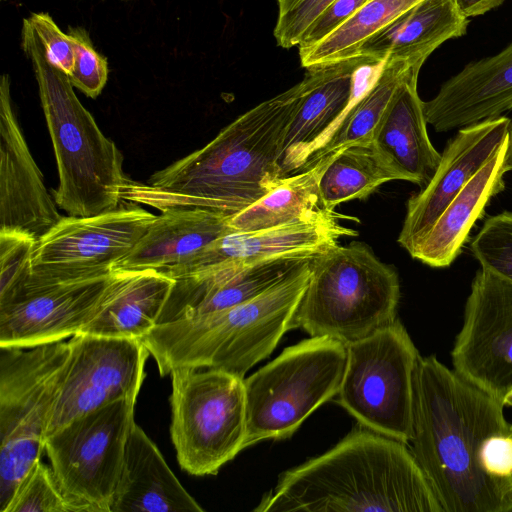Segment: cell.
I'll use <instances>...</instances> for the list:
<instances>
[{
	"instance_id": "1",
	"label": "cell",
	"mask_w": 512,
	"mask_h": 512,
	"mask_svg": "<svg viewBox=\"0 0 512 512\" xmlns=\"http://www.w3.org/2000/svg\"><path fill=\"white\" fill-rule=\"evenodd\" d=\"M305 87L303 78L256 105L147 182L128 179L122 199L159 211L201 208L233 216L246 209L285 178L283 141Z\"/></svg>"
},
{
	"instance_id": "2",
	"label": "cell",
	"mask_w": 512,
	"mask_h": 512,
	"mask_svg": "<svg viewBox=\"0 0 512 512\" xmlns=\"http://www.w3.org/2000/svg\"><path fill=\"white\" fill-rule=\"evenodd\" d=\"M413 384L410 450L443 512H511L512 485L479 463L484 440L509 431L505 406L435 355L419 357Z\"/></svg>"
},
{
	"instance_id": "3",
	"label": "cell",
	"mask_w": 512,
	"mask_h": 512,
	"mask_svg": "<svg viewBox=\"0 0 512 512\" xmlns=\"http://www.w3.org/2000/svg\"><path fill=\"white\" fill-rule=\"evenodd\" d=\"M407 444L352 430L324 454L283 472L258 512H443Z\"/></svg>"
},
{
	"instance_id": "4",
	"label": "cell",
	"mask_w": 512,
	"mask_h": 512,
	"mask_svg": "<svg viewBox=\"0 0 512 512\" xmlns=\"http://www.w3.org/2000/svg\"><path fill=\"white\" fill-rule=\"evenodd\" d=\"M21 46L33 67L56 158L59 185L52 196L58 208L80 217L118 208L128 181L121 151L82 105L69 76L48 60L27 18Z\"/></svg>"
},
{
	"instance_id": "5",
	"label": "cell",
	"mask_w": 512,
	"mask_h": 512,
	"mask_svg": "<svg viewBox=\"0 0 512 512\" xmlns=\"http://www.w3.org/2000/svg\"><path fill=\"white\" fill-rule=\"evenodd\" d=\"M310 263L254 299L203 316L155 325L142 340L161 376L192 367L218 369L244 378L291 329L309 280Z\"/></svg>"
},
{
	"instance_id": "6",
	"label": "cell",
	"mask_w": 512,
	"mask_h": 512,
	"mask_svg": "<svg viewBox=\"0 0 512 512\" xmlns=\"http://www.w3.org/2000/svg\"><path fill=\"white\" fill-rule=\"evenodd\" d=\"M399 300L394 267L379 260L365 243L337 244L311 260L291 329L346 345L393 323Z\"/></svg>"
},
{
	"instance_id": "7",
	"label": "cell",
	"mask_w": 512,
	"mask_h": 512,
	"mask_svg": "<svg viewBox=\"0 0 512 512\" xmlns=\"http://www.w3.org/2000/svg\"><path fill=\"white\" fill-rule=\"evenodd\" d=\"M0 354V512L45 451V438L70 354L69 342Z\"/></svg>"
},
{
	"instance_id": "8",
	"label": "cell",
	"mask_w": 512,
	"mask_h": 512,
	"mask_svg": "<svg viewBox=\"0 0 512 512\" xmlns=\"http://www.w3.org/2000/svg\"><path fill=\"white\" fill-rule=\"evenodd\" d=\"M346 346L310 337L244 378L245 448L266 439L290 437L323 403L336 397L346 366Z\"/></svg>"
},
{
	"instance_id": "9",
	"label": "cell",
	"mask_w": 512,
	"mask_h": 512,
	"mask_svg": "<svg viewBox=\"0 0 512 512\" xmlns=\"http://www.w3.org/2000/svg\"><path fill=\"white\" fill-rule=\"evenodd\" d=\"M170 434L180 467L194 476L217 474L245 449L244 378L213 368L170 373Z\"/></svg>"
},
{
	"instance_id": "10",
	"label": "cell",
	"mask_w": 512,
	"mask_h": 512,
	"mask_svg": "<svg viewBox=\"0 0 512 512\" xmlns=\"http://www.w3.org/2000/svg\"><path fill=\"white\" fill-rule=\"evenodd\" d=\"M346 346V366L337 403L361 426L410 443L414 373L420 354L397 318Z\"/></svg>"
},
{
	"instance_id": "11",
	"label": "cell",
	"mask_w": 512,
	"mask_h": 512,
	"mask_svg": "<svg viewBox=\"0 0 512 512\" xmlns=\"http://www.w3.org/2000/svg\"><path fill=\"white\" fill-rule=\"evenodd\" d=\"M135 404V398L113 401L45 439V452L62 489L87 512H111Z\"/></svg>"
},
{
	"instance_id": "12",
	"label": "cell",
	"mask_w": 512,
	"mask_h": 512,
	"mask_svg": "<svg viewBox=\"0 0 512 512\" xmlns=\"http://www.w3.org/2000/svg\"><path fill=\"white\" fill-rule=\"evenodd\" d=\"M115 276L113 269L87 273L33 269L20 287L0 300V347L31 348L77 334Z\"/></svg>"
},
{
	"instance_id": "13",
	"label": "cell",
	"mask_w": 512,
	"mask_h": 512,
	"mask_svg": "<svg viewBox=\"0 0 512 512\" xmlns=\"http://www.w3.org/2000/svg\"><path fill=\"white\" fill-rule=\"evenodd\" d=\"M451 359L462 379L512 406V281L477 270Z\"/></svg>"
},
{
	"instance_id": "14",
	"label": "cell",
	"mask_w": 512,
	"mask_h": 512,
	"mask_svg": "<svg viewBox=\"0 0 512 512\" xmlns=\"http://www.w3.org/2000/svg\"><path fill=\"white\" fill-rule=\"evenodd\" d=\"M46 437L92 410L123 398L137 399L150 352L142 339L77 333ZM46 439V438H45Z\"/></svg>"
},
{
	"instance_id": "15",
	"label": "cell",
	"mask_w": 512,
	"mask_h": 512,
	"mask_svg": "<svg viewBox=\"0 0 512 512\" xmlns=\"http://www.w3.org/2000/svg\"><path fill=\"white\" fill-rule=\"evenodd\" d=\"M155 218V214L135 203L87 217L62 216L37 239L33 269L59 273L113 269Z\"/></svg>"
},
{
	"instance_id": "16",
	"label": "cell",
	"mask_w": 512,
	"mask_h": 512,
	"mask_svg": "<svg viewBox=\"0 0 512 512\" xmlns=\"http://www.w3.org/2000/svg\"><path fill=\"white\" fill-rule=\"evenodd\" d=\"M341 215L325 208L280 226L228 233L183 264L163 272L171 278L205 270L245 266L283 255L317 256L357 231L340 224ZM162 273V272H161Z\"/></svg>"
},
{
	"instance_id": "17",
	"label": "cell",
	"mask_w": 512,
	"mask_h": 512,
	"mask_svg": "<svg viewBox=\"0 0 512 512\" xmlns=\"http://www.w3.org/2000/svg\"><path fill=\"white\" fill-rule=\"evenodd\" d=\"M510 123L503 115L487 119L458 129L448 141L432 179L407 201L397 241L408 253L507 139Z\"/></svg>"
},
{
	"instance_id": "18",
	"label": "cell",
	"mask_w": 512,
	"mask_h": 512,
	"mask_svg": "<svg viewBox=\"0 0 512 512\" xmlns=\"http://www.w3.org/2000/svg\"><path fill=\"white\" fill-rule=\"evenodd\" d=\"M58 206L27 145L11 99V80L0 82V231L40 238L60 219Z\"/></svg>"
},
{
	"instance_id": "19",
	"label": "cell",
	"mask_w": 512,
	"mask_h": 512,
	"mask_svg": "<svg viewBox=\"0 0 512 512\" xmlns=\"http://www.w3.org/2000/svg\"><path fill=\"white\" fill-rule=\"evenodd\" d=\"M373 65L366 58L356 57L307 69L305 91L283 141L280 166L285 177L297 173L330 139L372 79L363 82L360 72Z\"/></svg>"
},
{
	"instance_id": "20",
	"label": "cell",
	"mask_w": 512,
	"mask_h": 512,
	"mask_svg": "<svg viewBox=\"0 0 512 512\" xmlns=\"http://www.w3.org/2000/svg\"><path fill=\"white\" fill-rule=\"evenodd\" d=\"M314 257L283 255L174 278L156 325L203 316L254 299L299 272Z\"/></svg>"
},
{
	"instance_id": "21",
	"label": "cell",
	"mask_w": 512,
	"mask_h": 512,
	"mask_svg": "<svg viewBox=\"0 0 512 512\" xmlns=\"http://www.w3.org/2000/svg\"><path fill=\"white\" fill-rule=\"evenodd\" d=\"M437 132L460 129L512 110V43L498 54L467 64L423 101Z\"/></svg>"
},
{
	"instance_id": "22",
	"label": "cell",
	"mask_w": 512,
	"mask_h": 512,
	"mask_svg": "<svg viewBox=\"0 0 512 512\" xmlns=\"http://www.w3.org/2000/svg\"><path fill=\"white\" fill-rule=\"evenodd\" d=\"M231 216L201 208L161 211L133 249L113 266L115 272L173 269L218 238L236 231Z\"/></svg>"
},
{
	"instance_id": "23",
	"label": "cell",
	"mask_w": 512,
	"mask_h": 512,
	"mask_svg": "<svg viewBox=\"0 0 512 512\" xmlns=\"http://www.w3.org/2000/svg\"><path fill=\"white\" fill-rule=\"evenodd\" d=\"M421 68H413L397 88L372 142L399 180L426 186L436 172L441 154L432 145L417 91Z\"/></svg>"
},
{
	"instance_id": "24",
	"label": "cell",
	"mask_w": 512,
	"mask_h": 512,
	"mask_svg": "<svg viewBox=\"0 0 512 512\" xmlns=\"http://www.w3.org/2000/svg\"><path fill=\"white\" fill-rule=\"evenodd\" d=\"M508 139L509 136L413 247L409 252L412 258L433 268L448 267L456 260L491 198L505 188L504 176L510 171Z\"/></svg>"
},
{
	"instance_id": "25",
	"label": "cell",
	"mask_w": 512,
	"mask_h": 512,
	"mask_svg": "<svg viewBox=\"0 0 512 512\" xmlns=\"http://www.w3.org/2000/svg\"><path fill=\"white\" fill-rule=\"evenodd\" d=\"M202 512L144 430L133 423L111 512Z\"/></svg>"
},
{
	"instance_id": "26",
	"label": "cell",
	"mask_w": 512,
	"mask_h": 512,
	"mask_svg": "<svg viewBox=\"0 0 512 512\" xmlns=\"http://www.w3.org/2000/svg\"><path fill=\"white\" fill-rule=\"evenodd\" d=\"M468 24L456 0H421L366 42L357 57L375 65L406 60L422 66L442 43L466 34Z\"/></svg>"
},
{
	"instance_id": "27",
	"label": "cell",
	"mask_w": 512,
	"mask_h": 512,
	"mask_svg": "<svg viewBox=\"0 0 512 512\" xmlns=\"http://www.w3.org/2000/svg\"><path fill=\"white\" fill-rule=\"evenodd\" d=\"M115 273L101 302L78 333L143 339L156 325L174 279L152 269Z\"/></svg>"
},
{
	"instance_id": "28",
	"label": "cell",
	"mask_w": 512,
	"mask_h": 512,
	"mask_svg": "<svg viewBox=\"0 0 512 512\" xmlns=\"http://www.w3.org/2000/svg\"><path fill=\"white\" fill-rule=\"evenodd\" d=\"M421 67L406 60L381 63L378 72L347 110L330 139L305 161L298 172L348 146L371 143L397 88L413 68Z\"/></svg>"
},
{
	"instance_id": "29",
	"label": "cell",
	"mask_w": 512,
	"mask_h": 512,
	"mask_svg": "<svg viewBox=\"0 0 512 512\" xmlns=\"http://www.w3.org/2000/svg\"><path fill=\"white\" fill-rule=\"evenodd\" d=\"M332 155L285 177L258 201L229 218L236 231H255L299 220L322 209L320 178Z\"/></svg>"
},
{
	"instance_id": "30",
	"label": "cell",
	"mask_w": 512,
	"mask_h": 512,
	"mask_svg": "<svg viewBox=\"0 0 512 512\" xmlns=\"http://www.w3.org/2000/svg\"><path fill=\"white\" fill-rule=\"evenodd\" d=\"M399 180L373 142L359 143L332 155L320 181L319 195L323 208L353 199H365L382 184Z\"/></svg>"
},
{
	"instance_id": "31",
	"label": "cell",
	"mask_w": 512,
	"mask_h": 512,
	"mask_svg": "<svg viewBox=\"0 0 512 512\" xmlns=\"http://www.w3.org/2000/svg\"><path fill=\"white\" fill-rule=\"evenodd\" d=\"M420 1H368L322 41L298 50L302 67L311 69L356 58L366 42Z\"/></svg>"
},
{
	"instance_id": "32",
	"label": "cell",
	"mask_w": 512,
	"mask_h": 512,
	"mask_svg": "<svg viewBox=\"0 0 512 512\" xmlns=\"http://www.w3.org/2000/svg\"><path fill=\"white\" fill-rule=\"evenodd\" d=\"M4 512H87L68 496L52 467L37 460L17 485Z\"/></svg>"
},
{
	"instance_id": "33",
	"label": "cell",
	"mask_w": 512,
	"mask_h": 512,
	"mask_svg": "<svg viewBox=\"0 0 512 512\" xmlns=\"http://www.w3.org/2000/svg\"><path fill=\"white\" fill-rule=\"evenodd\" d=\"M480 268L512 281V212L488 217L470 244Z\"/></svg>"
},
{
	"instance_id": "34",
	"label": "cell",
	"mask_w": 512,
	"mask_h": 512,
	"mask_svg": "<svg viewBox=\"0 0 512 512\" xmlns=\"http://www.w3.org/2000/svg\"><path fill=\"white\" fill-rule=\"evenodd\" d=\"M37 238L19 230L0 231V300L20 287L33 270Z\"/></svg>"
},
{
	"instance_id": "35",
	"label": "cell",
	"mask_w": 512,
	"mask_h": 512,
	"mask_svg": "<svg viewBox=\"0 0 512 512\" xmlns=\"http://www.w3.org/2000/svg\"><path fill=\"white\" fill-rule=\"evenodd\" d=\"M68 35L74 49V68L69 75L75 88L86 96L96 98L108 79L107 59L94 48L88 32L82 27H69Z\"/></svg>"
},
{
	"instance_id": "36",
	"label": "cell",
	"mask_w": 512,
	"mask_h": 512,
	"mask_svg": "<svg viewBox=\"0 0 512 512\" xmlns=\"http://www.w3.org/2000/svg\"><path fill=\"white\" fill-rule=\"evenodd\" d=\"M335 0H277L278 18L273 35L279 47L289 49L300 44L313 22Z\"/></svg>"
},
{
	"instance_id": "37",
	"label": "cell",
	"mask_w": 512,
	"mask_h": 512,
	"mask_svg": "<svg viewBox=\"0 0 512 512\" xmlns=\"http://www.w3.org/2000/svg\"><path fill=\"white\" fill-rule=\"evenodd\" d=\"M27 19L38 35L48 60L69 76L74 68V49L68 33L58 27L49 13H32Z\"/></svg>"
},
{
	"instance_id": "38",
	"label": "cell",
	"mask_w": 512,
	"mask_h": 512,
	"mask_svg": "<svg viewBox=\"0 0 512 512\" xmlns=\"http://www.w3.org/2000/svg\"><path fill=\"white\" fill-rule=\"evenodd\" d=\"M368 1L370 0H335L305 32L298 50L308 49L322 41Z\"/></svg>"
},
{
	"instance_id": "39",
	"label": "cell",
	"mask_w": 512,
	"mask_h": 512,
	"mask_svg": "<svg viewBox=\"0 0 512 512\" xmlns=\"http://www.w3.org/2000/svg\"><path fill=\"white\" fill-rule=\"evenodd\" d=\"M479 463L488 476L510 483L512 438L509 433H498L487 437L480 447Z\"/></svg>"
},
{
	"instance_id": "40",
	"label": "cell",
	"mask_w": 512,
	"mask_h": 512,
	"mask_svg": "<svg viewBox=\"0 0 512 512\" xmlns=\"http://www.w3.org/2000/svg\"><path fill=\"white\" fill-rule=\"evenodd\" d=\"M505 0H456L457 5L467 18L476 17L500 6Z\"/></svg>"
},
{
	"instance_id": "41",
	"label": "cell",
	"mask_w": 512,
	"mask_h": 512,
	"mask_svg": "<svg viewBox=\"0 0 512 512\" xmlns=\"http://www.w3.org/2000/svg\"><path fill=\"white\" fill-rule=\"evenodd\" d=\"M509 143H508V166L512 170V119L509 128Z\"/></svg>"
},
{
	"instance_id": "42",
	"label": "cell",
	"mask_w": 512,
	"mask_h": 512,
	"mask_svg": "<svg viewBox=\"0 0 512 512\" xmlns=\"http://www.w3.org/2000/svg\"><path fill=\"white\" fill-rule=\"evenodd\" d=\"M508 433H509V435H510V436H511V438H512V424H510V426H509V432H508ZM510 483H511V485H512V477L510 478Z\"/></svg>"
}]
</instances>
